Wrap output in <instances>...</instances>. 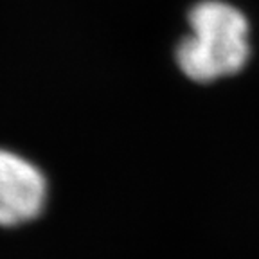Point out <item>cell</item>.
I'll list each match as a JSON object with an SVG mask.
<instances>
[{"label": "cell", "instance_id": "cell-1", "mask_svg": "<svg viewBox=\"0 0 259 259\" xmlns=\"http://www.w3.org/2000/svg\"><path fill=\"white\" fill-rule=\"evenodd\" d=\"M191 34L177 47V63L189 79L210 83L232 76L250 58L248 22L238 8L203 0L189 11Z\"/></svg>", "mask_w": 259, "mask_h": 259}, {"label": "cell", "instance_id": "cell-2", "mask_svg": "<svg viewBox=\"0 0 259 259\" xmlns=\"http://www.w3.org/2000/svg\"><path fill=\"white\" fill-rule=\"evenodd\" d=\"M47 202V182L32 162L0 150V227L36 220Z\"/></svg>", "mask_w": 259, "mask_h": 259}]
</instances>
